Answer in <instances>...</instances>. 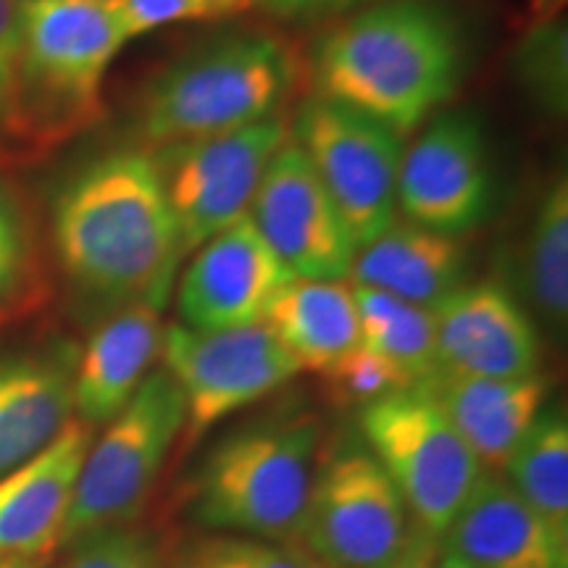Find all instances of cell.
<instances>
[{
  "label": "cell",
  "mask_w": 568,
  "mask_h": 568,
  "mask_svg": "<svg viewBox=\"0 0 568 568\" xmlns=\"http://www.w3.org/2000/svg\"><path fill=\"white\" fill-rule=\"evenodd\" d=\"M361 3H368V0H253V6L264 9L268 17L287 21L324 17V13H337Z\"/></svg>",
  "instance_id": "33"
},
{
  "label": "cell",
  "mask_w": 568,
  "mask_h": 568,
  "mask_svg": "<svg viewBox=\"0 0 568 568\" xmlns=\"http://www.w3.org/2000/svg\"><path fill=\"white\" fill-rule=\"evenodd\" d=\"M247 219L295 280L347 282L358 247L297 142L268 161Z\"/></svg>",
  "instance_id": "12"
},
{
  "label": "cell",
  "mask_w": 568,
  "mask_h": 568,
  "mask_svg": "<svg viewBox=\"0 0 568 568\" xmlns=\"http://www.w3.org/2000/svg\"><path fill=\"white\" fill-rule=\"evenodd\" d=\"M314 416L264 424L234 435L205 460L195 514L222 535L297 539L316 477Z\"/></svg>",
  "instance_id": "5"
},
{
  "label": "cell",
  "mask_w": 568,
  "mask_h": 568,
  "mask_svg": "<svg viewBox=\"0 0 568 568\" xmlns=\"http://www.w3.org/2000/svg\"><path fill=\"white\" fill-rule=\"evenodd\" d=\"M69 568H159L145 539L122 529H103L80 539Z\"/></svg>",
  "instance_id": "32"
},
{
  "label": "cell",
  "mask_w": 568,
  "mask_h": 568,
  "mask_svg": "<svg viewBox=\"0 0 568 568\" xmlns=\"http://www.w3.org/2000/svg\"><path fill=\"white\" fill-rule=\"evenodd\" d=\"M21 55V0H0V155H13Z\"/></svg>",
  "instance_id": "31"
},
{
  "label": "cell",
  "mask_w": 568,
  "mask_h": 568,
  "mask_svg": "<svg viewBox=\"0 0 568 568\" xmlns=\"http://www.w3.org/2000/svg\"><path fill=\"white\" fill-rule=\"evenodd\" d=\"M464 51L450 11L393 0L339 21L314 51L316 95L368 113L403 134L450 101Z\"/></svg>",
  "instance_id": "2"
},
{
  "label": "cell",
  "mask_w": 568,
  "mask_h": 568,
  "mask_svg": "<svg viewBox=\"0 0 568 568\" xmlns=\"http://www.w3.org/2000/svg\"><path fill=\"white\" fill-rule=\"evenodd\" d=\"M126 34L111 0H21L13 155H42L101 119Z\"/></svg>",
  "instance_id": "3"
},
{
  "label": "cell",
  "mask_w": 568,
  "mask_h": 568,
  "mask_svg": "<svg viewBox=\"0 0 568 568\" xmlns=\"http://www.w3.org/2000/svg\"><path fill=\"white\" fill-rule=\"evenodd\" d=\"M297 539L324 568H395L414 535L406 503L379 460L345 450L316 468Z\"/></svg>",
  "instance_id": "9"
},
{
  "label": "cell",
  "mask_w": 568,
  "mask_h": 568,
  "mask_svg": "<svg viewBox=\"0 0 568 568\" xmlns=\"http://www.w3.org/2000/svg\"><path fill=\"white\" fill-rule=\"evenodd\" d=\"M161 308L130 303L92 332L74 366L77 418L95 429L122 410L161 355Z\"/></svg>",
  "instance_id": "19"
},
{
  "label": "cell",
  "mask_w": 568,
  "mask_h": 568,
  "mask_svg": "<svg viewBox=\"0 0 568 568\" xmlns=\"http://www.w3.org/2000/svg\"><path fill=\"white\" fill-rule=\"evenodd\" d=\"M184 414V395L166 368L142 379L103 435L92 439L61 545L116 529L138 514L182 435Z\"/></svg>",
  "instance_id": "6"
},
{
  "label": "cell",
  "mask_w": 568,
  "mask_h": 568,
  "mask_svg": "<svg viewBox=\"0 0 568 568\" xmlns=\"http://www.w3.org/2000/svg\"><path fill=\"white\" fill-rule=\"evenodd\" d=\"M416 387L435 400L485 471L506 466L548 397V382L539 374L489 379L435 368Z\"/></svg>",
  "instance_id": "18"
},
{
  "label": "cell",
  "mask_w": 568,
  "mask_h": 568,
  "mask_svg": "<svg viewBox=\"0 0 568 568\" xmlns=\"http://www.w3.org/2000/svg\"><path fill=\"white\" fill-rule=\"evenodd\" d=\"M464 274L466 251L458 237L395 219L379 237L355 251L347 280L353 287L435 308L460 287Z\"/></svg>",
  "instance_id": "20"
},
{
  "label": "cell",
  "mask_w": 568,
  "mask_h": 568,
  "mask_svg": "<svg viewBox=\"0 0 568 568\" xmlns=\"http://www.w3.org/2000/svg\"><path fill=\"white\" fill-rule=\"evenodd\" d=\"M397 209L410 224L458 237L489 209V163L479 124L468 113H443L403 151Z\"/></svg>",
  "instance_id": "13"
},
{
  "label": "cell",
  "mask_w": 568,
  "mask_h": 568,
  "mask_svg": "<svg viewBox=\"0 0 568 568\" xmlns=\"http://www.w3.org/2000/svg\"><path fill=\"white\" fill-rule=\"evenodd\" d=\"M322 376L329 382L332 393H335L339 400L361 403V408L379 400V397L397 393V389L414 387L406 376H403L400 368L393 366L387 358H382L379 353L368 351L364 345L353 347L345 358H339L337 364Z\"/></svg>",
  "instance_id": "30"
},
{
  "label": "cell",
  "mask_w": 568,
  "mask_h": 568,
  "mask_svg": "<svg viewBox=\"0 0 568 568\" xmlns=\"http://www.w3.org/2000/svg\"><path fill=\"white\" fill-rule=\"evenodd\" d=\"M503 471L521 500L568 539V422L564 410H539Z\"/></svg>",
  "instance_id": "23"
},
{
  "label": "cell",
  "mask_w": 568,
  "mask_h": 568,
  "mask_svg": "<svg viewBox=\"0 0 568 568\" xmlns=\"http://www.w3.org/2000/svg\"><path fill=\"white\" fill-rule=\"evenodd\" d=\"M0 568H42L40 560H0Z\"/></svg>",
  "instance_id": "36"
},
{
  "label": "cell",
  "mask_w": 568,
  "mask_h": 568,
  "mask_svg": "<svg viewBox=\"0 0 568 568\" xmlns=\"http://www.w3.org/2000/svg\"><path fill=\"white\" fill-rule=\"evenodd\" d=\"M38 284V253L32 224L24 203L11 182L0 176V318L34 293Z\"/></svg>",
  "instance_id": "26"
},
{
  "label": "cell",
  "mask_w": 568,
  "mask_h": 568,
  "mask_svg": "<svg viewBox=\"0 0 568 568\" xmlns=\"http://www.w3.org/2000/svg\"><path fill=\"white\" fill-rule=\"evenodd\" d=\"M174 568H324L314 556L287 542L216 535L197 539L182 552Z\"/></svg>",
  "instance_id": "28"
},
{
  "label": "cell",
  "mask_w": 568,
  "mask_h": 568,
  "mask_svg": "<svg viewBox=\"0 0 568 568\" xmlns=\"http://www.w3.org/2000/svg\"><path fill=\"white\" fill-rule=\"evenodd\" d=\"M92 426L71 418L38 456L0 477V560H42L63 542Z\"/></svg>",
  "instance_id": "17"
},
{
  "label": "cell",
  "mask_w": 568,
  "mask_h": 568,
  "mask_svg": "<svg viewBox=\"0 0 568 568\" xmlns=\"http://www.w3.org/2000/svg\"><path fill=\"white\" fill-rule=\"evenodd\" d=\"M297 74L287 42L243 30L184 53L151 82L140 130L169 148L258 124L280 113Z\"/></svg>",
  "instance_id": "4"
},
{
  "label": "cell",
  "mask_w": 568,
  "mask_h": 568,
  "mask_svg": "<svg viewBox=\"0 0 568 568\" xmlns=\"http://www.w3.org/2000/svg\"><path fill=\"white\" fill-rule=\"evenodd\" d=\"M71 414V364L53 355L0 358V477L51 445Z\"/></svg>",
  "instance_id": "21"
},
{
  "label": "cell",
  "mask_w": 568,
  "mask_h": 568,
  "mask_svg": "<svg viewBox=\"0 0 568 568\" xmlns=\"http://www.w3.org/2000/svg\"><path fill=\"white\" fill-rule=\"evenodd\" d=\"M282 113L213 138L161 148L153 155L172 205L182 253L247 216L268 161L287 142Z\"/></svg>",
  "instance_id": "10"
},
{
  "label": "cell",
  "mask_w": 568,
  "mask_h": 568,
  "mask_svg": "<svg viewBox=\"0 0 568 568\" xmlns=\"http://www.w3.org/2000/svg\"><path fill=\"white\" fill-rule=\"evenodd\" d=\"M516 67L531 98L552 113L566 111L568 95V38L564 21L529 27L518 45Z\"/></svg>",
  "instance_id": "27"
},
{
  "label": "cell",
  "mask_w": 568,
  "mask_h": 568,
  "mask_svg": "<svg viewBox=\"0 0 568 568\" xmlns=\"http://www.w3.org/2000/svg\"><path fill=\"white\" fill-rule=\"evenodd\" d=\"M568 0H527V19L529 27L535 24H548L556 21L564 13Z\"/></svg>",
  "instance_id": "35"
},
{
  "label": "cell",
  "mask_w": 568,
  "mask_h": 568,
  "mask_svg": "<svg viewBox=\"0 0 568 568\" xmlns=\"http://www.w3.org/2000/svg\"><path fill=\"white\" fill-rule=\"evenodd\" d=\"M261 324L293 355L301 372L326 374L361 345L358 311L345 280H293L274 297Z\"/></svg>",
  "instance_id": "22"
},
{
  "label": "cell",
  "mask_w": 568,
  "mask_h": 568,
  "mask_svg": "<svg viewBox=\"0 0 568 568\" xmlns=\"http://www.w3.org/2000/svg\"><path fill=\"white\" fill-rule=\"evenodd\" d=\"M293 134L343 213L355 247L379 237L395 222L400 134L368 113L324 95L305 98Z\"/></svg>",
  "instance_id": "8"
},
{
  "label": "cell",
  "mask_w": 568,
  "mask_h": 568,
  "mask_svg": "<svg viewBox=\"0 0 568 568\" xmlns=\"http://www.w3.org/2000/svg\"><path fill=\"white\" fill-rule=\"evenodd\" d=\"M126 40L159 27L222 21L253 9V0H111Z\"/></svg>",
  "instance_id": "29"
},
{
  "label": "cell",
  "mask_w": 568,
  "mask_h": 568,
  "mask_svg": "<svg viewBox=\"0 0 568 568\" xmlns=\"http://www.w3.org/2000/svg\"><path fill=\"white\" fill-rule=\"evenodd\" d=\"M529 293L552 322L568 314V182L558 176L539 203L527 251Z\"/></svg>",
  "instance_id": "25"
},
{
  "label": "cell",
  "mask_w": 568,
  "mask_h": 568,
  "mask_svg": "<svg viewBox=\"0 0 568 568\" xmlns=\"http://www.w3.org/2000/svg\"><path fill=\"white\" fill-rule=\"evenodd\" d=\"M435 568H568V539L556 535L508 479L485 471L435 539Z\"/></svg>",
  "instance_id": "16"
},
{
  "label": "cell",
  "mask_w": 568,
  "mask_h": 568,
  "mask_svg": "<svg viewBox=\"0 0 568 568\" xmlns=\"http://www.w3.org/2000/svg\"><path fill=\"white\" fill-rule=\"evenodd\" d=\"M161 355L184 395V443L193 445L234 410L253 406L301 372L264 324L193 329L169 324Z\"/></svg>",
  "instance_id": "11"
},
{
  "label": "cell",
  "mask_w": 568,
  "mask_h": 568,
  "mask_svg": "<svg viewBox=\"0 0 568 568\" xmlns=\"http://www.w3.org/2000/svg\"><path fill=\"white\" fill-rule=\"evenodd\" d=\"M395 568H435V537L424 535V539H410L406 556Z\"/></svg>",
  "instance_id": "34"
},
{
  "label": "cell",
  "mask_w": 568,
  "mask_h": 568,
  "mask_svg": "<svg viewBox=\"0 0 568 568\" xmlns=\"http://www.w3.org/2000/svg\"><path fill=\"white\" fill-rule=\"evenodd\" d=\"M247 216L195 251L180 280V314L193 329H240L264 322L274 297L293 282Z\"/></svg>",
  "instance_id": "14"
},
{
  "label": "cell",
  "mask_w": 568,
  "mask_h": 568,
  "mask_svg": "<svg viewBox=\"0 0 568 568\" xmlns=\"http://www.w3.org/2000/svg\"><path fill=\"white\" fill-rule=\"evenodd\" d=\"M53 247L88 293L161 308L182 247L153 153L113 151L71 176L53 205Z\"/></svg>",
  "instance_id": "1"
},
{
  "label": "cell",
  "mask_w": 568,
  "mask_h": 568,
  "mask_svg": "<svg viewBox=\"0 0 568 568\" xmlns=\"http://www.w3.org/2000/svg\"><path fill=\"white\" fill-rule=\"evenodd\" d=\"M429 311L435 318L437 368L443 372L489 379L537 374L535 326L500 284H460Z\"/></svg>",
  "instance_id": "15"
},
{
  "label": "cell",
  "mask_w": 568,
  "mask_h": 568,
  "mask_svg": "<svg viewBox=\"0 0 568 568\" xmlns=\"http://www.w3.org/2000/svg\"><path fill=\"white\" fill-rule=\"evenodd\" d=\"M361 429L418 527L437 539L485 477L477 456L418 387L361 408Z\"/></svg>",
  "instance_id": "7"
},
{
  "label": "cell",
  "mask_w": 568,
  "mask_h": 568,
  "mask_svg": "<svg viewBox=\"0 0 568 568\" xmlns=\"http://www.w3.org/2000/svg\"><path fill=\"white\" fill-rule=\"evenodd\" d=\"M353 297L361 345L400 368L414 387L435 372V318L429 308L366 287H353Z\"/></svg>",
  "instance_id": "24"
}]
</instances>
